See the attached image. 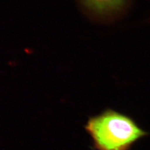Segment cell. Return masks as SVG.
Returning a JSON list of instances; mask_svg holds the SVG:
<instances>
[{
	"instance_id": "2",
	"label": "cell",
	"mask_w": 150,
	"mask_h": 150,
	"mask_svg": "<svg viewBox=\"0 0 150 150\" xmlns=\"http://www.w3.org/2000/svg\"><path fill=\"white\" fill-rule=\"evenodd\" d=\"M131 0H79L82 8L91 17L109 20L121 16Z\"/></svg>"
},
{
	"instance_id": "1",
	"label": "cell",
	"mask_w": 150,
	"mask_h": 150,
	"mask_svg": "<svg viewBox=\"0 0 150 150\" xmlns=\"http://www.w3.org/2000/svg\"><path fill=\"white\" fill-rule=\"evenodd\" d=\"M85 129L96 150H129L148 134L132 118L111 109L90 117Z\"/></svg>"
}]
</instances>
